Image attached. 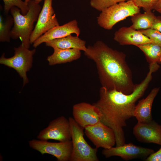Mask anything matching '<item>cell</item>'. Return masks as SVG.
Returning a JSON list of instances; mask_svg holds the SVG:
<instances>
[{"label":"cell","mask_w":161,"mask_h":161,"mask_svg":"<svg viewBox=\"0 0 161 161\" xmlns=\"http://www.w3.org/2000/svg\"><path fill=\"white\" fill-rule=\"evenodd\" d=\"M54 52L48 57L47 60L50 65L69 62L79 58L81 50L75 49H54Z\"/></svg>","instance_id":"ac0fdd59"},{"label":"cell","mask_w":161,"mask_h":161,"mask_svg":"<svg viewBox=\"0 0 161 161\" xmlns=\"http://www.w3.org/2000/svg\"><path fill=\"white\" fill-rule=\"evenodd\" d=\"M138 7L146 11L152 10L160 0H132Z\"/></svg>","instance_id":"d4e9b609"},{"label":"cell","mask_w":161,"mask_h":161,"mask_svg":"<svg viewBox=\"0 0 161 161\" xmlns=\"http://www.w3.org/2000/svg\"><path fill=\"white\" fill-rule=\"evenodd\" d=\"M80 30L76 19L73 20L62 25H58L51 29L37 39L33 43L36 48L43 43L55 39L63 38L72 34L79 36Z\"/></svg>","instance_id":"5bb4252c"},{"label":"cell","mask_w":161,"mask_h":161,"mask_svg":"<svg viewBox=\"0 0 161 161\" xmlns=\"http://www.w3.org/2000/svg\"><path fill=\"white\" fill-rule=\"evenodd\" d=\"M4 3L3 11L6 14H9L10 9L13 7H16L21 10L22 14L25 15L29 10L28 5L22 0H2Z\"/></svg>","instance_id":"7402d4cb"},{"label":"cell","mask_w":161,"mask_h":161,"mask_svg":"<svg viewBox=\"0 0 161 161\" xmlns=\"http://www.w3.org/2000/svg\"><path fill=\"white\" fill-rule=\"evenodd\" d=\"M69 121L72 150L70 161H98L97 149L89 145L84 137V129L80 126L73 117Z\"/></svg>","instance_id":"277c9868"},{"label":"cell","mask_w":161,"mask_h":161,"mask_svg":"<svg viewBox=\"0 0 161 161\" xmlns=\"http://www.w3.org/2000/svg\"><path fill=\"white\" fill-rule=\"evenodd\" d=\"M154 152L151 148L135 145L132 143H125L122 145L103 149L102 154L106 158L119 156L125 160L145 158Z\"/></svg>","instance_id":"8fae6325"},{"label":"cell","mask_w":161,"mask_h":161,"mask_svg":"<svg viewBox=\"0 0 161 161\" xmlns=\"http://www.w3.org/2000/svg\"><path fill=\"white\" fill-rule=\"evenodd\" d=\"M159 89V87L154 88L145 98L140 100L136 105L134 116L135 117L138 122L147 123L152 120V106Z\"/></svg>","instance_id":"2e32d148"},{"label":"cell","mask_w":161,"mask_h":161,"mask_svg":"<svg viewBox=\"0 0 161 161\" xmlns=\"http://www.w3.org/2000/svg\"><path fill=\"white\" fill-rule=\"evenodd\" d=\"M45 43L47 46L51 47L53 49H75L85 51L87 47L86 42L80 38L78 36H73L71 34L65 37L55 39Z\"/></svg>","instance_id":"e0dca14e"},{"label":"cell","mask_w":161,"mask_h":161,"mask_svg":"<svg viewBox=\"0 0 161 161\" xmlns=\"http://www.w3.org/2000/svg\"><path fill=\"white\" fill-rule=\"evenodd\" d=\"M144 53L149 64H161V47L153 43H148L137 47Z\"/></svg>","instance_id":"ffe728a7"},{"label":"cell","mask_w":161,"mask_h":161,"mask_svg":"<svg viewBox=\"0 0 161 161\" xmlns=\"http://www.w3.org/2000/svg\"><path fill=\"white\" fill-rule=\"evenodd\" d=\"M84 54L95 63L101 87L127 95L134 90L136 85L124 53L98 41L88 46Z\"/></svg>","instance_id":"7a4b0ae2"},{"label":"cell","mask_w":161,"mask_h":161,"mask_svg":"<svg viewBox=\"0 0 161 161\" xmlns=\"http://www.w3.org/2000/svg\"><path fill=\"white\" fill-rule=\"evenodd\" d=\"M42 0H35V1L37 3L39 4L40 2H41Z\"/></svg>","instance_id":"f546056e"},{"label":"cell","mask_w":161,"mask_h":161,"mask_svg":"<svg viewBox=\"0 0 161 161\" xmlns=\"http://www.w3.org/2000/svg\"><path fill=\"white\" fill-rule=\"evenodd\" d=\"M28 5L29 10L25 15L22 14L21 10L16 7H13L10 11L14 19L11 38H20L21 44L29 49L31 44L30 36L34 28V24L37 21L42 8L35 0H30Z\"/></svg>","instance_id":"3957f363"},{"label":"cell","mask_w":161,"mask_h":161,"mask_svg":"<svg viewBox=\"0 0 161 161\" xmlns=\"http://www.w3.org/2000/svg\"><path fill=\"white\" fill-rule=\"evenodd\" d=\"M114 40L121 45H134L137 47L152 41L138 30L130 27H123L115 32Z\"/></svg>","instance_id":"9a60e30c"},{"label":"cell","mask_w":161,"mask_h":161,"mask_svg":"<svg viewBox=\"0 0 161 161\" xmlns=\"http://www.w3.org/2000/svg\"><path fill=\"white\" fill-rule=\"evenodd\" d=\"M138 30L151 40L152 43L161 47V32L151 28Z\"/></svg>","instance_id":"cb8c5ba5"},{"label":"cell","mask_w":161,"mask_h":161,"mask_svg":"<svg viewBox=\"0 0 161 161\" xmlns=\"http://www.w3.org/2000/svg\"><path fill=\"white\" fill-rule=\"evenodd\" d=\"M72 113L74 120L84 129L100 121L99 111L93 104L84 102L76 104L73 106Z\"/></svg>","instance_id":"7c38bea8"},{"label":"cell","mask_w":161,"mask_h":161,"mask_svg":"<svg viewBox=\"0 0 161 161\" xmlns=\"http://www.w3.org/2000/svg\"><path fill=\"white\" fill-rule=\"evenodd\" d=\"M39 140H54L59 142L71 140L69 120L64 116L51 121L48 126L41 130L37 137Z\"/></svg>","instance_id":"9c48e42d"},{"label":"cell","mask_w":161,"mask_h":161,"mask_svg":"<svg viewBox=\"0 0 161 161\" xmlns=\"http://www.w3.org/2000/svg\"><path fill=\"white\" fill-rule=\"evenodd\" d=\"M14 49V55L7 58L5 57L4 53L0 58V63L15 69L23 78L24 86L29 82L26 73L32 67L33 56L36 50H29L22 44Z\"/></svg>","instance_id":"8992f818"},{"label":"cell","mask_w":161,"mask_h":161,"mask_svg":"<svg viewBox=\"0 0 161 161\" xmlns=\"http://www.w3.org/2000/svg\"><path fill=\"white\" fill-rule=\"evenodd\" d=\"M154 70L151 68L145 78L136 84L134 92L126 94L115 89H109L101 87L99 90V99L94 104L100 113V122L114 131L116 146L125 143L123 128L126 121L134 117V112L137 101L144 95L152 79Z\"/></svg>","instance_id":"6da1fadb"},{"label":"cell","mask_w":161,"mask_h":161,"mask_svg":"<svg viewBox=\"0 0 161 161\" xmlns=\"http://www.w3.org/2000/svg\"><path fill=\"white\" fill-rule=\"evenodd\" d=\"M88 138L97 148L109 149L116 144L115 135L113 130L100 121L84 128Z\"/></svg>","instance_id":"30bf717a"},{"label":"cell","mask_w":161,"mask_h":161,"mask_svg":"<svg viewBox=\"0 0 161 161\" xmlns=\"http://www.w3.org/2000/svg\"><path fill=\"white\" fill-rule=\"evenodd\" d=\"M29 146L42 155L48 154L55 157L58 161H70L72 152L71 140L51 142L48 140L33 139L28 142Z\"/></svg>","instance_id":"52a82bcc"},{"label":"cell","mask_w":161,"mask_h":161,"mask_svg":"<svg viewBox=\"0 0 161 161\" xmlns=\"http://www.w3.org/2000/svg\"><path fill=\"white\" fill-rule=\"evenodd\" d=\"M140 11V8L132 0H128L116 4L101 12L97 18V23L101 27L110 30L118 22Z\"/></svg>","instance_id":"5b68a950"},{"label":"cell","mask_w":161,"mask_h":161,"mask_svg":"<svg viewBox=\"0 0 161 161\" xmlns=\"http://www.w3.org/2000/svg\"><path fill=\"white\" fill-rule=\"evenodd\" d=\"M14 24V19L11 15L3 11L0 15V41L10 42L11 30Z\"/></svg>","instance_id":"44dd1931"},{"label":"cell","mask_w":161,"mask_h":161,"mask_svg":"<svg viewBox=\"0 0 161 161\" xmlns=\"http://www.w3.org/2000/svg\"><path fill=\"white\" fill-rule=\"evenodd\" d=\"M30 0H25L24 2L27 5H28V2Z\"/></svg>","instance_id":"f1b7e54d"},{"label":"cell","mask_w":161,"mask_h":161,"mask_svg":"<svg viewBox=\"0 0 161 161\" xmlns=\"http://www.w3.org/2000/svg\"><path fill=\"white\" fill-rule=\"evenodd\" d=\"M127 0H90L92 7L100 12L119 3Z\"/></svg>","instance_id":"603a6c76"},{"label":"cell","mask_w":161,"mask_h":161,"mask_svg":"<svg viewBox=\"0 0 161 161\" xmlns=\"http://www.w3.org/2000/svg\"><path fill=\"white\" fill-rule=\"evenodd\" d=\"M154 9L161 14V0H160L157 4Z\"/></svg>","instance_id":"83f0119b"},{"label":"cell","mask_w":161,"mask_h":161,"mask_svg":"<svg viewBox=\"0 0 161 161\" xmlns=\"http://www.w3.org/2000/svg\"><path fill=\"white\" fill-rule=\"evenodd\" d=\"M156 17L151 10L138 13L131 16L132 24L130 27L136 30L151 28Z\"/></svg>","instance_id":"d6986e66"},{"label":"cell","mask_w":161,"mask_h":161,"mask_svg":"<svg viewBox=\"0 0 161 161\" xmlns=\"http://www.w3.org/2000/svg\"><path fill=\"white\" fill-rule=\"evenodd\" d=\"M133 134L139 141L161 145V126L154 120L138 122L133 129Z\"/></svg>","instance_id":"4fadbf2b"},{"label":"cell","mask_w":161,"mask_h":161,"mask_svg":"<svg viewBox=\"0 0 161 161\" xmlns=\"http://www.w3.org/2000/svg\"><path fill=\"white\" fill-rule=\"evenodd\" d=\"M145 160L146 161H161V147L157 151L151 154Z\"/></svg>","instance_id":"484cf974"},{"label":"cell","mask_w":161,"mask_h":161,"mask_svg":"<svg viewBox=\"0 0 161 161\" xmlns=\"http://www.w3.org/2000/svg\"><path fill=\"white\" fill-rule=\"evenodd\" d=\"M151 28L161 32V16L156 17Z\"/></svg>","instance_id":"4316f807"},{"label":"cell","mask_w":161,"mask_h":161,"mask_svg":"<svg viewBox=\"0 0 161 161\" xmlns=\"http://www.w3.org/2000/svg\"><path fill=\"white\" fill-rule=\"evenodd\" d=\"M52 0H44L30 38L31 44L53 27L59 25L52 7Z\"/></svg>","instance_id":"ba28073f"}]
</instances>
